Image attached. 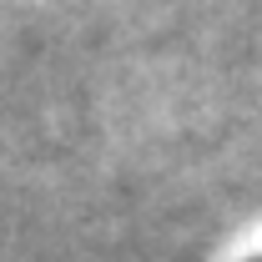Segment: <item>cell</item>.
Wrapping results in <instances>:
<instances>
[{"mask_svg": "<svg viewBox=\"0 0 262 262\" xmlns=\"http://www.w3.org/2000/svg\"><path fill=\"white\" fill-rule=\"evenodd\" d=\"M257 262H262V257H257Z\"/></svg>", "mask_w": 262, "mask_h": 262, "instance_id": "cell-1", "label": "cell"}]
</instances>
